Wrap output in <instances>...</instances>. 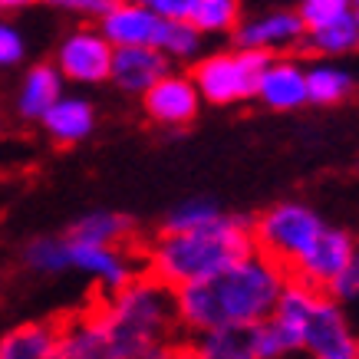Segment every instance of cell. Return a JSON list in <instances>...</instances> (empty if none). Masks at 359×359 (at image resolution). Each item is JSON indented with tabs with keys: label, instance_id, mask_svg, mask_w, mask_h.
Here are the masks:
<instances>
[{
	"label": "cell",
	"instance_id": "1",
	"mask_svg": "<svg viewBox=\"0 0 359 359\" xmlns=\"http://www.w3.org/2000/svg\"><path fill=\"white\" fill-rule=\"evenodd\" d=\"M287 283L290 273L254 250L228 271L175 290L178 327L195 337L221 327H257L273 316Z\"/></svg>",
	"mask_w": 359,
	"mask_h": 359
},
{
	"label": "cell",
	"instance_id": "2",
	"mask_svg": "<svg viewBox=\"0 0 359 359\" xmlns=\"http://www.w3.org/2000/svg\"><path fill=\"white\" fill-rule=\"evenodd\" d=\"M254 250V221L241 215H221L198 231L158 234L142 250V264L145 273L165 283L168 290H182L188 283L228 271L231 264L250 257Z\"/></svg>",
	"mask_w": 359,
	"mask_h": 359
},
{
	"label": "cell",
	"instance_id": "3",
	"mask_svg": "<svg viewBox=\"0 0 359 359\" xmlns=\"http://www.w3.org/2000/svg\"><path fill=\"white\" fill-rule=\"evenodd\" d=\"M89 310L102 327L109 359H139L149 349L168 343L178 330L175 290H168L149 273H142L119 294L96 297Z\"/></svg>",
	"mask_w": 359,
	"mask_h": 359
},
{
	"label": "cell",
	"instance_id": "4",
	"mask_svg": "<svg viewBox=\"0 0 359 359\" xmlns=\"http://www.w3.org/2000/svg\"><path fill=\"white\" fill-rule=\"evenodd\" d=\"M273 313L300 330L306 359H359V333L353 330L346 306L323 290L290 280Z\"/></svg>",
	"mask_w": 359,
	"mask_h": 359
},
{
	"label": "cell",
	"instance_id": "5",
	"mask_svg": "<svg viewBox=\"0 0 359 359\" xmlns=\"http://www.w3.org/2000/svg\"><path fill=\"white\" fill-rule=\"evenodd\" d=\"M327 228L323 218L304 201H277L254 218V248L290 273L304 250Z\"/></svg>",
	"mask_w": 359,
	"mask_h": 359
},
{
	"label": "cell",
	"instance_id": "6",
	"mask_svg": "<svg viewBox=\"0 0 359 359\" xmlns=\"http://www.w3.org/2000/svg\"><path fill=\"white\" fill-rule=\"evenodd\" d=\"M271 63L267 53H254V50H224V53L201 56L191 69L198 96L215 102V106H234L244 99H257L261 76Z\"/></svg>",
	"mask_w": 359,
	"mask_h": 359
},
{
	"label": "cell",
	"instance_id": "7",
	"mask_svg": "<svg viewBox=\"0 0 359 359\" xmlns=\"http://www.w3.org/2000/svg\"><path fill=\"white\" fill-rule=\"evenodd\" d=\"M112 43L96 30V27H79L69 30L56 46L53 66L60 69V76L79 86H96L106 83L112 73Z\"/></svg>",
	"mask_w": 359,
	"mask_h": 359
},
{
	"label": "cell",
	"instance_id": "8",
	"mask_svg": "<svg viewBox=\"0 0 359 359\" xmlns=\"http://www.w3.org/2000/svg\"><path fill=\"white\" fill-rule=\"evenodd\" d=\"M353 254H356V238H353L349 231L323 228L320 238L304 250V257L290 267V280L306 283V287H313V290L330 294L333 283L349 271Z\"/></svg>",
	"mask_w": 359,
	"mask_h": 359
},
{
	"label": "cell",
	"instance_id": "9",
	"mask_svg": "<svg viewBox=\"0 0 359 359\" xmlns=\"http://www.w3.org/2000/svg\"><path fill=\"white\" fill-rule=\"evenodd\" d=\"M66 267L76 273H86L89 280H96L99 297L119 294L145 273L139 271V261L122 248H99V244H83V241L73 238H66Z\"/></svg>",
	"mask_w": 359,
	"mask_h": 359
},
{
	"label": "cell",
	"instance_id": "10",
	"mask_svg": "<svg viewBox=\"0 0 359 359\" xmlns=\"http://www.w3.org/2000/svg\"><path fill=\"white\" fill-rule=\"evenodd\" d=\"M304 33L306 30L300 23V13L280 7V11H264L241 20L234 30V46L267 56H290V50H300Z\"/></svg>",
	"mask_w": 359,
	"mask_h": 359
},
{
	"label": "cell",
	"instance_id": "11",
	"mask_svg": "<svg viewBox=\"0 0 359 359\" xmlns=\"http://www.w3.org/2000/svg\"><path fill=\"white\" fill-rule=\"evenodd\" d=\"M142 106L155 126L182 129L188 122H195L198 109H201V96H198L191 73H168L162 83H155L142 96Z\"/></svg>",
	"mask_w": 359,
	"mask_h": 359
},
{
	"label": "cell",
	"instance_id": "12",
	"mask_svg": "<svg viewBox=\"0 0 359 359\" xmlns=\"http://www.w3.org/2000/svg\"><path fill=\"white\" fill-rule=\"evenodd\" d=\"M162 17L149 4H112V11L99 20L96 30L112 43V50L129 46H155Z\"/></svg>",
	"mask_w": 359,
	"mask_h": 359
},
{
	"label": "cell",
	"instance_id": "13",
	"mask_svg": "<svg viewBox=\"0 0 359 359\" xmlns=\"http://www.w3.org/2000/svg\"><path fill=\"white\" fill-rule=\"evenodd\" d=\"M257 99L273 112H294L306 106V66L297 56H271Z\"/></svg>",
	"mask_w": 359,
	"mask_h": 359
},
{
	"label": "cell",
	"instance_id": "14",
	"mask_svg": "<svg viewBox=\"0 0 359 359\" xmlns=\"http://www.w3.org/2000/svg\"><path fill=\"white\" fill-rule=\"evenodd\" d=\"M168 73H172V63L155 46H129V50H116L112 53L109 79L129 96H145Z\"/></svg>",
	"mask_w": 359,
	"mask_h": 359
},
{
	"label": "cell",
	"instance_id": "15",
	"mask_svg": "<svg viewBox=\"0 0 359 359\" xmlns=\"http://www.w3.org/2000/svg\"><path fill=\"white\" fill-rule=\"evenodd\" d=\"M66 79L60 76V69L53 63H36L27 69V76L20 83V96H17V112L30 122H43V116L53 109L56 102L66 96L63 93Z\"/></svg>",
	"mask_w": 359,
	"mask_h": 359
},
{
	"label": "cell",
	"instance_id": "16",
	"mask_svg": "<svg viewBox=\"0 0 359 359\" xmlns=\"http://www.w3.org/2000/svg\"><path fill=\"white\" fill-rule=\"evenodd\" d=\"M43 129L60 145H76V142L89 139V132L96 129V109L83 96H63L43 116Z\"/></svg>",
	"mask_w": 359,
	"mask_h": 359
},
{
	"label": "cell",
	"instance_id": "17",
	"mask_svg": "<svg viewBox=\"0 0 359 359\" xmlns=\"http://www.w3.org/2000/svg\"><path fill=\"white\" fill-rule=\"evenodd\" d=\"M135 221L122 211H109V208H99V211H86L83 218H76L66 231V238L83 241V244H99V248H122L132 238Z\"/></svg>",
	"mask_w": 359,
	"mask_h": 359
},
{
	"label": "cell",
	"instance_id": "18",
	"mask_svg": "<svg viewBox=\"0 0 359 359\" xmlns=\"http://www.w3.org/2000/svg\"><path fill=\"white\" fill-rule=\"evenodd\" d=\"M0 359H56V320H30L0 337Z\"/></svg>",
	"mask_w": 359,
	"mask_h": 359
},
{
	"label": "cell",
	"instance_id": "19",
	"mask_svg": "<svg viewBox=\"0 0 359 359\" xmlns=\"http://www.w3.org/2000/svg\"><path fill=\"white\" fill-rule=\"evenodd\" d=\"M195 359H257V327H221L191 343Z\"/></svg>",
	"mask_w": 359,
	"mask_h": 359
},
{
	"label": "cell",
	"instance_id": "20",
	"mask_svg": "<svg viewBox=\"0 0 359 359\" xmlns=\"http://www.w3.org/2000/svg\"><path fill=\"white\" fill-rule=\"evenodd\" d=\"M356 93V76L353 69L339 63H330V60H320V63L306 66V99L313 106H337L343 99H349Z\"/></svg>",
	"mask_w": 359,
	"mask_h": 359
},
{
	"label": "cell",
	"instance_id": "21",
	"mask_svg": "<svg viewBox=\"0 0 359 359\" xmlns=\"http://www.w3.org/2000/svg\"><path fill=\"white\" fill-rule=\"evenodd\" d=\"M356 50H359V20H356V13H349L346 20L333 23V27L304 33V40H300V53L320 56V60H330V63H337L339 56H349V53H356Z\"/></svg>",
	"mask_w": 359,
	"mask_h": 359
},
{
	"label": "cell",
	"instance_id": "22",
	"mask_svg": "<svg viewBox=\"0 0 359 359\" xmlns=\"http://www.w3.org/2000/svg\"><path fill=\"white\" fill-rule=\"evenodd\" d=\"M304 353L300 330L273 313L264 323H257V359H294Z\"/></svg>",
	"mask_w": 359,
	"mask_h": 359
},
{
	"label": "cell",
	"instance_id": "23",
	"mask_svg": "<svg viewBox=\"0 0 359 359\" xmlns=\"http://www.w3.org/2000/svg\"><path fill=\"white\" fill-rule=\"evenodd\" d=\"M188 23H191L201 36H211V33H234L241 23V7L234 0H191Z\"/></svg>",
	"mask_w": 359,
	"mask_h": 359
},
{
	"label": "cell",
	"instance_id": "24",
	"mask_svg": "<svg viewBox=\"0 0 359 359\" xmlns=\"http://www.w3.org/2000/svg\"><path fill=\"white\" fill-rule=\"evenodd\" d=\"M201 40H205V36H201L188 20H162L155 50H158L168 63H175V60L188 63V60H198V53H201Z\"/></svg>",
	"mask_w": 359,
	"mask_h": 359
},
{
	"label": "cell",
	"instance_id": "25",
	"mask_svg": "<svg viewBox=\"0 0 359 359\" xmlns=\"http://www.w3.org/2000/svg\"><path fill=\"white\" fill-rule=\"evenodd\" d=\"M224 211H221L218 201H211V198H185L182 205H175L168 211V218L162 224V234H185V231H198L211 224V221H218Z\"/></svg>",
	"mask_w": 359,
	"mask_h": 359
},
{
	"label": "cell",
	"instance_id": "26",
	"mask_svg": "<svg viewBox=\"0 0 359 359\" xmlns=\"http://www.w3.org/2000/svg\"><path fill=\"white\" fill-rule=\"evenodd\" d=\"M23 264L33 273H63L66 267V238L63 234H43V238H33L23 248Z\"/></svg>",
	"mask_w": 359,
	"mask_h": 359
},
{
	"label": "cell",
	"instance_id": "27",
	"mask_svg": "<svg viewBox=\"0 0 359 359\" xmlns=\"http://www.w3.org/2000/svg\"><path fill=\"white\" fill-rule=\"evenodd\" d=\"M300 23H304L306 33L313 30H323V27H333V23L346 20L349 13H353V4L349 0H304L300 7Z\"/></svg>",
	"mask_w": 359,
	"mask_h": 359
},
{
	"label": "cell",
	"instance_id": "28",
	"mask_svg": "<svg viewBox=\"0 0 359 359\" xmlns=\"http://www.w3.org/2000/svg\"><path fill=\"white\" fill-rule=\"evenodd\" d=\"M27 53V40L11 20H0V69L17 66Z\"/></svg>",
	"mask_w": 359,
	"mask_h": 359
},
{
	"label": "cell",
	"instance_id": "29",
	"mask_svg": "<svg viewBox=\"0 0 359 359\" xmlns=\"http://www.w3.org/2000/svg\"><path fill=\"white\" fill-rule=\"evenodd\" d=\"M330 297L337 300V304L349 306V304H359V241H356V254H353V264H349V271L333 283V290Z\"/></svg>",
	"mask_w": 359,
	"mask_h": 359
},
{
	"label": "cell",
	"instance_id": "30",
	"mask_svg": "<svg viewBox=\"0 0 359 359\" xmlns=\"http://www.w3.org/2000/svg\"><path fill=\"white\" fill-rule=\"evenodd\" d=\"M162 20H188V11H191V0H149Z\"/></svg>",
	"mask_w": 359,
	"mask_h": 359
},
{
	"label": "cell",
	"instance_id": "31",
	"mask_svg": "<svg viewBox=\"0 0 359 359\" xmlns=\"http://www.w3.org/2000/svg\"><path fill=\"white\" fill-rule=\"evenodd\" d=\"M112 4H116V0H60L63 11L89 13V17H96V20H102V17L112 11Z\"/></svg>",
	"mask_w": 359,
	"mask_h": 359
},
{
	"label": "cell",
	"instance_id": "32",
	"mask_svg": "<svg viewBox=\"0 0 359 359\" xmlns=\"http://www.w3.org/2000/svg\"><path fill=\"white\" fill-rule=\"evenodd\" d=\"M139 359H195V356H191V343H175V339H168V343L149 349V353Z\"/></svg>",
	"mask_w": 359,
	"mask_h": 359
},
{
	"label": "cell",
	"instance_id": "33",
	"mask_svg": "<svg viewBox=\"0 0 359 359\" xmlns=\"http://www.w3.org/2000/svg\"><path fill=\"white\" fill-rule=\"evenodd\" d=\"M7 7H13V4H4V0H0V13H4V11H7Z\"/></svg>",
	"mask_w": 359,
	"mask_h": 359
},
{
	"label": "cell",
	"instance_id": "34",
	"mask_svg": "<svg viewBox=\"0 0 359 359\" xmlns=\"http://www.w3.org/2000/svg\"><path fill=\"white\" fill-rule=\"evenodd\" d=\"M353 13H356V20H359V4H353Z\"/></svg>",
	"mask_w": 359,
	"mask_h": 359
}]
</instances>
